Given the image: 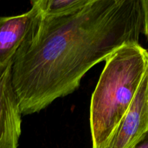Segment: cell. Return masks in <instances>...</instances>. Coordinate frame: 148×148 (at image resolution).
Returning a JSON list of instances; mask_svg holds the SVG:
<instances>
[{
    "mask_svg": "<svg viewBox=\"0 0 148 148\" xmlns=\"http://www.w3.org/2000/svg\"><path fill=\"white\" fill-rule=\"evenodd\" d=\"M147 132L148 68L127 112L99 148H132Z\"/></svg>",
    "mask_w": 148,
    "mask_h": 148,
    "instance_id": "cell-3",
    "label": "cell"
},
{
    "mask_svg": "<svg viewBox=\"0 0 148 148\" xmlns=\"http://www.w3.org/2000/svg\"><path fill=\"white\" fill-rule=\"evenodd\" d=\"M91 0H34L42 15L60 17L70 14L88 5Z\"/></svg>",
    "mask_w": 148,
    "mask_h": 148,
    "instance_id": "cell-6",
    "label": "cell"
},
{
    "mask_svg": "<svg viewBox=\"0 0 148 148\" xmlns=\"http://www.w3.org/2000/svg\"><path fill=\"white\" fill-rule=\"evenodd\" d=\"M12 63L0 69V148H17L22 114L11 82Z\"/></svg>",
    "mask_w": 148,
    "mask_h": 148,
    "instance_id": "cell-5",
    "label": "cell"
},
{
    "mask_svg": "<svg viewBox=\"0 0 148 148\" xmlns=\"http://www.w3.org/2000/svg\"><path fill=\"white\" fill-rule=\"evenodd\" d=\"M105 62L91 97L92 148L108 140L128 111L148 68V51L140 43H129Z\"/></svg>",
    "mask_w": 148,
    "mask_h": 148,
    "instance_id": "cell-2",
    "label": "cell"
},
{
    "mask_svg": "<svg viewBox=\"0 0 148 148\" xmlns=\"http://www.w3.org/2000/svg\"><path fill=\"white\" fill-rule=\"evenodd\" d=\"M132 148H148V132Z\"/></svg>",
    "mask_w": 148,
    "mask_h": 148,
    "instance_id": "cell-8",
    "label": "cell"
},
{
    "mask_svg": "<svg viewBox=\"0 0 148 148\" xmlns=\"http://www.w3.org/2000/svg\"><path fill=\"white\" fill-rule=\"evenodd\" d=\"M41 17L40 10L34 4L23 14L0 17V69L12 62L32 37Z\"/></svg>",
    "mask_w": 148,
    "mask_h": 148,
    "instance_id": "cell-4",
    "label": "cell"
},
{
    "mask_svg": "<svg viewBox=\"0 0 148 148\" xmlns=\"http://www.w3.org/2000/svg\"><path fill=\"white\" fill-rule=\"evenodd\" d=\"M143 11V33L148 38V0H141Z\"/></svg>",
    "mask_w": 148,
    "mask_h": 148,
    "instance_id": "cell-7",
    "label": "cell"
},
{
    "mask_svg": "<svg viewBox=\"0 0 148 148\" xmlns=\"http://www.w3.org/2000/svg\"><path fill=\"white\" fill-rule=\"evenodd\" d=\"M141 0H91L70 14L41 19L13 59L11 82L22 115L75 92L82 78L122 46L139 43Z\"/></svg>",
    "mask_w": 148,
    "mask_h": 148,
    "instance_id": "cell-1",
    "label": "cell"
}]
</instances>
